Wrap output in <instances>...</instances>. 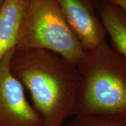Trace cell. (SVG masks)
Listing matches in <instances>:
<instances>
[{"label": "cell", "mask_w": 126, "mask_h": 126, "mask_svg": "<svg viewBox=\"0 0 126 126\" xmlns=\"http://www.w3.org/2000/svg\"><path fill=\"white\" fill-rule=\"evenodd\" d=\"M9 66L29 91L43 126H61L72 116L80 83L77 65L48 50L15 48Z\"/></svg>", "instance_id": "1"}, {"label": "cell", "mask_w": 126, "mask_h": 126, "mask_svg": "<svg viewBox=\"0 0 126 126\" xmlns=\"http://www.w3.org/2000/svg\"><path fill=\"white\" fill-rule=\"evenodd\" d=\"M78 67L80 83L72 116L126 118V60L105 41Z\"/></svg>", "instance_id": "2"}, {"label": "cell", "mask_w": 126, "mask_h": 126, "mask_svg": "<svg viewBox=\"0 0 126 126\" xmlns=\"http://www.w3.org/2000/svg\"><path fill=\"white\" fill-rule=\"evenodd\" d=\"M16 48L48 50L77 66L88 52L55 0H25Z\"/></svg>", "instance_id": "3"}, {"label": "cell", "mask_w": 126, "mask_h": 126, "mask_svg": "<svg viewBox=\"0 0 126 126\" xmlns=\"http://www.w3.org/2000/svg\"><path fill=\"white\" fill-rule=\"evenodd\" d=\"M14 50L0 61V126H43L39 113L27 100L24 87L10 70Z\"/></svg>", "instance_id": "4"}, {"label": "cell", "mask_w": 126, "mask_h": 126, "mask_svg": "<svg viewBox=\"0 0 126 126\" xmlns=\"http://www.w3.org/2000/svg\"><path fill=\"white\" fill-rule=\"evenodd\" d=\"M60 13L87 51L106 41L107 32L94 0H55Z\"/></svg>", "instance_id": "5"}, {"label": "cell", "mask_w": 126, "mask_h": 126, "mask_svg": "<svg viewBox=\"0 0 126 126\" xmlns=\"http://www.w3.org/2000/svg\"><path fill=\"white\" fill-rule=\"evenodd\" d=\"M25 0H4L0 8V61L16 46Z\"/></svg>", "instance_id": "6"}, {"label": "cell", "mask_w": 126, "mask_h": 126, "mask_svg": "<svg viewBox=\"0 0 126 126\" xmlns=\"http://www.w3.org/2000/svg\"><path fill=\"white\" fill-rule=\"evenodd\" d=\"M98 15L110 37L112 48L126 60V12L104 0L99 4Z\"/></svg>", "instance_id": "7"}, {"label": "cell", "mask_w": 126, "mask_h": 126, "mask_svg": "<svg viewBox=\"0 0 126 126\" xmlns=\"http://www.w3.org/2000/svg\"><path fill=\"white\" fill-rule=\"evenodd\" d=\"M67 126H126V118L76 116Z\"/></svg>", "instance_id": "8"}, {"label": "cell", "mask_w": 126, "mask_h": 126, "mask_svg": "<svg viewBox=\"0 0 126 126\" xmlns=\"http://www.w3.org/2000/svg\"><path fill=\"white\" fill-rule=\"evenodd\" d=\"M105 1L117 6L126 12V0H105Z\"/></svg>", "instance_id": "9"}, {"label": "cell", "mask_w": 126, "mask_h": 126, "mask_svg": "<svg viewBox=\"0 0 126 126\" xmlns=\"http://www.w3.org/2000/svg\"><path fill=\"white\" fill-rule=\"evenodd\" d=\"M4 2V0H0V8L1 7V6H2Z\"/></svg>", "instance_id": "10"}]
</instances>
